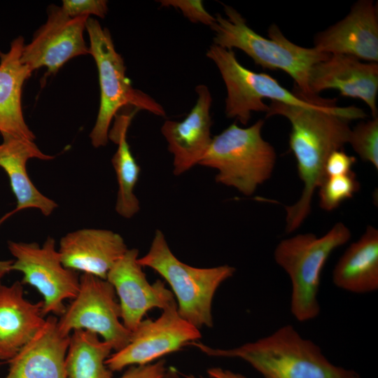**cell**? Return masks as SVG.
Listing matches in <instances>:
<instances>
[{"label":"cell","mask_w":378,"mask_h":378,"mask_svg":"<svg viewBox=\"0 0 378 378\" xmlns=\"http://www.w3.org/2000/svg\"><path fill=\"white\" fill-rule=\"evenodd\" d=\"M139 251L127 249L106 276L113 286L120 307L121 321L130 332L144 320L148 311L163 309L175 300L172 292L162 281L150 284L139 263Z\"/></svg>","instance_id":"obj_13"},{"label":"cell","mask_w":378,"mask_h":378,"mask_svg":"<svg viewBox=\"0 0 378 378\" xmlns=\"http://www.w3.org/2000/svg\"><path fill=\"white\" fill-rule=\"evenodd\" d=\"M351 237L349 229L336 223L326 234H300L281 240L274 252L275 262L291 281L290 312L300 322L316 318L321 312L318 293L323 268L331 253Z\"/></svg>","instance_id":"obj_5"},{"label":"cell","mask_w":378,"mask_h":378,"mask_svg":"<svg viewBox=\"0 0 378 378\" xmlns=\"http://www.w3.org/2000/svg\"><path fill=\"white\" fill-rule=\"evenodd\" d=\"M116 293L106 280L88 274L79 278V289L71 303L57 319L59 331L70 336L86 330L101 336L115 351L130 342L132 332L123 325Z\"/></svg>","instance_id":"obj_10"},{"label":"cell","mask_w":378,"mask_h":378,"mask_svg":"<svg viewBox=\"0 0 378 378\" xmlns=\"http://www.w3.org/2000/svg\"><path fill=\"white\" fill-rule=\"evenodd\" d=\"M71 18L94 15L104 18L108 12V1L105 0H64L61 6Z\"/></svg>","instance_id":"obj_28"},{"label":"cell","mask_w":378,"mask_h":378,"mask_svg":"<svg viewBox=\"0 0 378 378\" xmlns=\"http://www.w3.org/2000/svg\"><path fill=\"white\" fill-rule=\"evenodd\" d=\"M162 7H174L193 23H202L211 27L215 22V16L206 11L201 0H160Z\"/></svg>","instance_id":"obj_27"},{"label":"cell","mask_w":378,"mask_h":378,"mask_svg":"<svg viewBox=\"0 0 378 378\" xmlns=\"http://www.w3.org/2000/svg\"><path fill=\"white\" fill-rule=\"evenodd\" d=\"M127 249L123 238L112 230L83 228L62 237L58 252L66 268L106 279Z\"/></svg>","instance_id":"obj_17"},{"label":"cell","mask_w":378,"mask_h":378,"mask_svg":"<svg viewBox=\"0 0 378 378\" xmlns=\"http://www.w3.org/2000/svg\"><path fill=\"white\" fill-rule=\"evenodd\" d=\"M142 267L158 272L170 286L179 315L200 330L212 328V302L219 286L232 277L235 268L220 265L198 268L179 260L162 231L157 230L148 253L138 258Z\"/></svg>","instance_id":"obj_4"},{"label":"cell","mask_w":378,"mask_h":378,"mask_svg":"<svg viewBox=\"0 0 378 378\" xmlns=\"http://www.w3.org/2000/svg\"><path fill=\"white\" fill-rule=\"evenodd\" d=\"M57 318L50 315L38 332L8 362L4 378H67L65 358L70 336L63 335Z\"/></svg>","instance_id":"obj_19"},{"label":"cell","mask_w":378,"mask_h":378,"mask_svg":"<svg viewBox=\"0 0 378 378\" xmlns=\"http://www.w3.org/2000/svg\"><path fill=\"white\" fill-rule=\"evenodd\" d=\"M167 369L165 360L160 359L146 365L128 367L118 378H162Z\"/></svg>","instance_id":"obj_30"},{"label":"cell","mask_w":378,"mask_h":378,"mask_svg":"<svg viewBox=\"0 0 378 378\" xmlns=\"http://www.w3.org/2000/svg\"><path fill=\"white\" fill-rule=\"evenodd\" d=\"M318 188L320 207L331 211L344 200L352 198L360 185L355 174L351 172L342 176L326 177Z\"/></svg>","instance_id":"obj_25"},{"label":"cell","mask_w":378,"mask_h":378,"mask_svg":"<svg viewBox=\"0 0 378 378\" xmlns=\"http://www.w3.org/2000/svg\"><path fill=\"white\" fill-rule=\"evenodd\" d=\"M111 344L86 330H74L69 337L65 358L67 378H113L106 360L112 354Z\"/></svg>","instance_id":"obj_24"},{"label":"cell","mask_w":378,"mask_h":378,"mask_svg":"<svg viewBox=\"0 0 378 378\" xmlns=\"http://www.w3.org/2000/svg\"><path fill=\"white\" fill-rule=\"evenodd\" d=\"M24 44L19 36L8 52L0 51V134L34 141L22 108V87L32 73L20 60Z\"/></svg>","instance_id":"obj_21"},{"label":"cell","mask_w":378,"mask_h":378,"mask_svg":"<svg viewBox=\"0 0 378 378\" xmlns=\"http://www.w3.org/2000/svg\"><path fill=\"white\" fill-rule=\"evenodd\" d=\"M13 260H0V282L3 277L11 272Z\"/></svg>","instance_id":"obj_32"},{"label":"cell","mask_w":378,"mask_h":378,"mask_svg":"<svg viewBox=\"0 0 378 378\" xmlns=\"http://www.w3.org/2000/svg\"><path fill=\"white\" fill-rule=\"evenodd\" d=\"M86 29L90 39V55L96 63L100 87V104L95 124L90 134L94 148L105 146L111 122L125 106L164 117L162 105L145 92L133 88L126 76L122 56L116 51L110 31L95 19L89 18Z\"/></svg>","instance_id":"obj_7"},{"label":"cell","mask_w":378,"mask_h":378,"mask_svg":"<svg viewBox=\"0 0 378 378\" xmlns=\"http://www.w3.org/2000/svg\"><path fill=\"white\" fill-rule=\"evenodd\" d=\"M362 160L378 169V118L362 121L351 130L349 142Z\"/></svg>","instance_id":"obj_26"},{"label":"cell","mask_w":378,"mask_h":378,"mask_svg":"<svg viewBox=\"0 0 378 378\" xmlns=\"http://www.w3.org/2000/svg\"><path fill=\"white\" fill-rule=\"evenodd\" d=\"M314 48L330 55H346L377 63V4L372 0L354 3L343 19L315 35Z\"/></svg>","instance_id":"obj_14"},{"label":"cell","mask_w":378,"mask_h":378,"mask_svg":"<svg viewBox=\"0 0 378 378\" xmlns=\"http://www.w3.org/2000/svg\"><path fill=\"white\" fill-rule=\"evenodd\" d=\"M162 378H179L178 370L173 367L167 369Z\"/></svg>","instance_id":"obj_33"},{"label":"cell","mask_w":378,"mask_h":378,"mask_svg":"<svg viewBox=\"0 0 378 378\" xmlns=\"http://www.w3.org/2000/svg\"><path fill=\"white\" fill-rule=\"evenodd\" d=\"M189 345L209 356L240 358L264 378H360L354 370L332 363L318 345L290 324L232 349L213 348L199 340Z\"/></svg>","instance_id":"obj_2"},{"label":"cell","mask_w":378,"mask_h":378,"mask_svg":"<svg viewBox=\"0 0 378 378\" xmlns=\"http://www.w3.org/2000/svg\"><path fill=\"white\" fill-rule=\"evenodd\" d=\"M206 56L218 67L227 90L225 113L246 125L252 112H265V99L298 106H313L323 102H310L283 87L277 80L265 73H256L242 66L232 50L212 44Z\"/></svg>","instance_id":"obj_8"},{"label":"cell","mask_w":378,"mask_h":378,"mask_svg":"<svg viewBox=\"0 0 378 378\" xmlns=\"http://www.w3.org/2000/svg\"><path fill=\"white\" fill-rule=\"evenodd\" d=\"M308 83L314 95L335 89L343 97L360 99L370 108L373 118L377 117V63L363 62L346 55H330L312 67Z\"/></svg>","instance_id":"obj_15"},{"label":"cell","mask_w":378,"mask_h":378,"mask_svg":"<svg viewBox=\"0 0 378 378\" xmlns=\"http://www.w3.org/2000/svg\"><path fill=\"white\" fill-rule=\"evenodd\" d=\"M89 18H71L61 6H50L46 22L36 31L30 43L24 44L21 62L31 71L45 66L48 74H54L69 59L90 54L83 37Z\"/></svg>","instance_id":"obj_12"},{"label":"cell","mask_w":378,"mask_h":378,"mask_svg":"<svg viewBox=\"0 0 378 378\" xmlns=\"http://www.w3.org/2000/svg\"><path fill=\"white\" fill-rule=\"evenodd\" d=\"M1 136L0 167L8 175L17 204L13 210L0 218V225L13 214L29 208L38 209L45 216H50L58 204L33 184L27 174V163L31 158L51 160L55 157L43 153L34 141L8 134Z\"/></svg>","instance_id":"obj_18"},{"label":"cell","mask_w":378,"mask_h":378,"mask_svg":"<svg viewBox=\"0 0 378 378\" xmlns=\"http://www.w3.org/2000/svg\"><path fill=\"white\" fill-rule=\"evenodd\" d=\"M137 111L116 115L113 129L108 132L110 139L118 145L112 158L118 183L115 211L122 217L130 218L139 211V202L134 190L138 181L140 167L130 150L127 132L133 115Z\"/></svg>","instance_id":"obj_23"},{"label":"cell","mask_w":378,"mask_h":378,"mask_svg":"<svg viewBox=\"0 0 378 378\" xmlns=\"http://www.w3.org/2000/svg\"><path fill=\"white\" fill-rule=\"evenodd\" d=\"M336 99L313 106H298L271 101L266 117L281 115L291 125L289 146L303 183L301 196L296 203L286 206V230H297L309 216L313 195L326 178L324 167L330 154L348 144L349 122L366 117L360 108L336 105Z\"/></svg>","instance_id":"obj_1"},{"label":"cell","mask_w":378,"mask_h":378,"mask_svg":"<svg viewBox=\"0 0 378 378\" xmlns=\"http://www.w3.org/2000/svg\"><path fill=\"white\" fill-rule=\"evenodd\" d=\"M334 284L348 292L363 294L378 289V230L368 226L335 265Z\"/></svg>","instance_id":"obj_22"},{"label":"cell","mask_w":378,"mask_h":378,"mask_svg":"<svg viewBox=\"0 0 378 378\" xmlns=\"http://www.w3.org/2000/svg\"><path fill=\"white\" fill-rule=\"evenodd\" d=\"M356 162L355 157L349 155L342 149L332 151L325 164L326 177L342 176L350 173Z\"/></svg>","instance_id":"obj_29"},{"label":"cell","mask_w":378,"mask_h":378,"mask_svg":"<svg viewBox=\"0 0 378 378\" xmlns=\"http://www.w3.org/2000/svg\"><path fill=\"white\" fill-rule=\"evenodd\" d=\"M1 378V377H0Z\"/></svg>","instance_id":"obj_34"},{"label":"cell","mask_w":378,"mask_h":378,"mask_svg":"<svg viewBox=\"0 0 378 378\" xmlns=\"http://www.w3.org/2000/svg\"><path fill=\"white\" fill-rule=\"evenodd\" d=\"M223 6L225 16L217 13L210 27L214 33L213 44L229 50L239 49L256 65L288 74L295 83L293 92L304 99L313 101L318 97L309 89V72L314 64L327 59L330 54L295 44L275 24L269 27L268 38H265L253 30L235 8Z\"/></svg>","instance_id":"obj_3"},{"label":"cell","mask_w":378,"mask_h":378,"mask_svg":"<svg viewBox=\"0 0 378 378\" xmlns=\"http://www.w3.org/2000/svg\"><path fill=\"white\" fill-rule=\"evenodd\" d=\"M162 312L155 320L144 319L128 344L110 355L106 363L113 372L153 363L201 338L200 329L179 315L176 300Z\"/></svg>","instance_id":"obj_11"},{"label":"cell","mask_w":378,"mask_h":378,"mask_svg":"<svg viewBox=\"0 0 378 378\" xmlns=\"http://www.w3.org/2000/svg\"><path fill=\"white\" fill-rule=\"evenodd\" d=\"M263 120L248 127L232 123L212 138L198 164L218 170L217 183L251 195L272 175L276 162L273 146L263 139Z\"/></svg>","instance_id":"obj_6"},{"label":"cell","mask_w":378,"mask_h":378,"mask_svg":"<svg viewBox=\"0 0 378 378\" xmlns=\"http://www.w3.org/2000/svg\"><path fill=\"white\" fill-rule=\"evenodd\" d=\"M197 99L190 113L181 121L166 120L161 132L174 155V174L180 175L195 164L206 154L211 144L212 125L210 108L212 97L208 87H195Z\"/></svg>","instance_id":"obj_16"},{"label":"cell","mask_w":378,"mask_h":378,"mask_svg":"<svg viewBox=\"0 0 378 378\" xmlns=\"http://www.w3.org/2000/svg\"><path fill=\"white\" fill-rule=\"evenodd\" d=\"M8 248L15 258L11 271L21 272V283L34 287L43 296V316H62L64 300H73L78 293L80 277L62 264L55 239L48 237L41 246L36 242L8 241Z\"/></svg>","instance_id":"obj_9"},{"label":"cell","mask_w":378,"mask_h":378,"mask_svg":"<svg viewBox=\"0 0 378 378\" xmlns=\"http://www.w3.org/2000/svg\"><path fill=\"white\" fill-rule=\"evenodd\" d=\"M209 378H247L241 374L234 372L219 367L209 368L206 371ZM186 378H196L192 374L186 375ZM203 378V377H202Z\"/></svg>","instance_id":"obj_31"},{"label":"cell","mask_w":378,"mask_h":378,"mask_svg":"<svg viewBox=\"0 0 378 378\" xmlns=\"http://www.w3.org/2000/svg\"><path fill=\"white\" fill-rule=\"evenodd\" d=\"M42 301L33 303L24 297L21 282H0L1 360H10L42 328Z\"/></svg>","instance_id":"obj_20"}]
</instances>
